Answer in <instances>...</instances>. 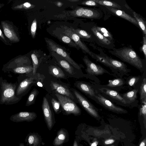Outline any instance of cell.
I'll list each match as a JSON object with an SVG mask.
<instances>
[{"label": "cell", "instance_id": "6da1fadb", "mask_svg": "<svg viewBox=\"0 0 146 146\" xmlns=\"http://www.w3.org/2000/svg\"><path fill=\"white\" fill-rule=\"evenodd\" d=\"M17 81L13 83L8 82L0 77V104L11 105L17 103L21 98L17 97L16 91Z\"/></svg>", "mask_w": 146, "mask_h": 146}, {"label": "cell", "instance_id": "7a4b0ae2", "mask_svg": "<svg viewBox=\"0 0 146 146\" xmlns=\"http://www.w3.org/2000/svg\"><path fill=\"white\" fill-rule=\"evenodd\" d=\"M25 74L27 77L25 78L18 77L16 95L17 97L21 99L28 93L32 86L37 83L42 84L45 78L43 75L38 73L33 75L30 73Z\"/></svg>", "mask_w": 146, "mask_h": 146}, {"label": "cell", "instance_id": "3957f363", "mask_svg": "<svg viewBox=\"0 0 146 146\" xmlns=\"http://www.w3.org/2000/svg\"><path fill=\"white\" fill-rule=\"evenodd\" d=\"M114 55L123 61L134 67L141 73L146 70L142 60L131 48L125 47L120 50H116Z\"/></svg>", "mask_w": 146, "mask_h": 146}, {"label": "cell", "instance_id": "277c9868", "mask_svg": "<svg viewBox=\"0 0 146 146\" xmlns=\"http://www.w3.org/2000/svg\"><path fill=\"white\" fill-rule=\"evenodd\" d=\"M82 60L86 67L85 71L87 74H85V78L87 79H90L97 84H100V81L96 77L97 76L107 74L110 75L118 77L101 66L92 61L86 56H85Z\"/></svg>", "mask_w": 146, "mask_h": 146}, {"label": "cell", "instance_id": "5b68a950", "mask_svg": "<svg viewBox=\"0 0 146 146\" xmlns=\"http://www.w3.org/2000/svg\"><path fill=\"white\" fill-rule=\"evenodd\" d=\"M70 89L76 98L78 104L82 108L90 115L98 120H100L101 117L99 113L98 109L76 89L73 88Z\"/></svg>", "mask_w": 146, "mask_h": 146}, {"label": "cell", "instance_id": "8992f818", "mask_svg": "<svg viewBox=\"0 0 146 146\" xmlns=\"http://www.w3.org/2000/svg\"><path fill=\"white\" fill-rule=\"evenodd\" d=\"M55 95L60 103L63 113L64 114H73L75 115L81 114V110L72 100L58 93L55 94Z\"/></svg>", "mask_w": 146, "mask_h": 146}, {"label": "cell", "instance_id": "52a82bcc", "mask_svg": "<svg viewBox=\"0 0 146 146\" xmlns=\"http://www.w3.org/2000/svg\"><path fill=\"white\" fill-rule=\"evenodd\" d=\"M92 84L98 92L111 102L121 106L131 108L126 103L119 92L107 88L97 87Z\"/></svg>", "mask_w": 146, "mask_h": 146}, {"label": "cell", "instance_id": "ba28073f", "mask_svg": "<svg viewBox=\"0 0 146 146\" xmlns=\"http://www.w3.org/2000/svg\"><path fill=\"white\" fill-rule=\"evenodd\" d=\"M45 40L51 51L55 52L66 59L72 65L78 70H81L82 68H84L82 65L79 64L73 60L68 52L61 46L48 38H45Z\"/></svg>", "mask_w": 146, "mask_h": 146}, {"label": "cell", "instance_id": "9c48e42d", "mask_svg": "<svg viewBox=\"0 0 146 146\" xmlns=\"http://www.w3.org/2000/svg\"><path fill=\"white\" fill-rule=\"evenodd\" d=\"M52 56L54 57L59 64L70 76L76 78L85 77V74L81 70H78L70 64L66 59L55 52L51 51Z\"/></svg>", "mask_w": 146, "mask_h": 146}, {"label": "cell", "instance_id": "30bf717a", "mask_svg": "<svg viewBox=\"0 0 146 146\" xmlns=\"http://www.w3.org/2000/svg\"><path fill=\"white\" fill-rule=\"evenodd\" d=\"M1 25L5 36L11 44L19 42L20 39L18 31L11 22L2 21Z\"/></svg>", "mask_w": 146, "mask_h": 146}, {"label": "cell", "instance_id": "8fae6325", "mask_svg": "<svg viewBox=\"0 0 146 146\" xmlns=\"http://www.w3.org/2000/svg\"><path fill=\"white\" fill-rule=\"evenodd\" d=\"M96 102L105 109L117 113H126L127 111L123 108L118 106L104 97L96 89Z\"/></svg>", "mask_w": 146, "mask_h": 146}, {"label": "cell", "instance_id": "7c38bea8", "mask_svg": "<svg viewBox=\"0 0 146 146\" xmlns=\"http://www.w3.org/2000/svg\"><path fill=\"white\" fill-rule=\"evenodd\" d=\"M29 58L25 56L17 57L3 65L2 70L4 72H10L12 69L24 66L31 65Z\"/></svg>", "mask_w": 146, "mask_h": 146}, {"label": "cell", "instance_id": "4fadbf2b", "mask_svg": "<svg viewBox=\"0 0 146 146\" xmlns=\"http://www.w3.org/2000/svg\"><path fill=\"white\" fill-rule=\"evenodd\" d=\"M75 87L88 98L96 102V90L92 84L83 81H78L74 83Z\"/></svg>", "mask_w": 146, "mask_h": 146}, {"label": "cell", "instance_id": "5bb4252c", "mask_svg": "<svg viewBox=\"0 0 146 146\" xmlns=\"http://www.w3.org/2000/svg\"><path fill=\"white\" fill-rule=\"evenodd\" d=\"M61 27L64 29V31L62 32L63 34L70 37L82 50L94 58L93 54L88 48L81 41L80 38L72 31L70 27L65 25Z\"/></svg>", "mask_w": 146, "mask_h": 146}, {"label": "cell", "instance_id": "9a60e30c", "mask_svg": "<svg viewBox=\"0 0 146 146\" xmlns=\"http://www.w3.org/2000/svg\"><path fill=\"white\" fill-rule=\"evenodd\" d=\"M90 83L95 86L100 88H107L119 92L125 88V81L123 78L117 77L111 80H109L108 83L106 85L97 84L92 81H90Z\"/></svg>", "mask_w": 146, "mask_h": 146}, {"label": "cell", "instance_id": "2e32d148", "mask_svg": "<svg viewBox=\"0 0 146 146\" xmlns=\"http://www.w3.org/2000/svg\"><path fill=\"white\" fill-rule=\"evenodd\" d=\"M49 102L45 97L43 98L42 108L44 118L47 125L50 130L54 125V118L52 111Z\"/></svg>", "mask_w": 146, "mask_h": 146}, {"label": "cell", "instance_id": "e0dca14e", "mask_svg": "<svg viewBox=\"0 0 146 146\" xmlns=\"http://www.w3.org/2000/svg\"><path fill=\"white\" fill-rule=\"evenodd\" d=\"M50 86L52 90L56 93L66 96L78 104L76 98L71 90L65 86L57 82L51 81Z\"/></svg>", "mask_w": 146, "mask_h": 146}, {"label": "cell", "instance_id": "ac0fdd59", "mask_svg": "<svg viewBox=\"0 0 146 146\" xmlns=\"http://www.w3.org/2000/svg\"><path fill=\"white\" fill-rule=\"evenodd\" d=\"M105 57L116 71L119 77L123 78L124 75L128 76L129 73L131 72V69L128 68L127 65L123 62L113 59L108 56Z\"/></svg>", "mask_w": 146, "mask_h": 146}, {"label": "cell", "instance_id": "d6986e66", "mask_svg": "<svg viewBox=\"0 0 146 146\" xmlns=\"http://www.w3.org/2000/svg\"><path fill=\"white\" fill-rule=\"evenodd\" d=\"M36 117V114L34 112L21 111L12 115L9 119L15 122H30L34 120Z\"/></svg>", "mask_w": 146, "mask_h": 146}, {"label": "cell", "instance_id": "ffe728a7", "mask_svg": "<svg viewBox=\"0 0 146 146\" xmlns=\"http://www.w3.org/2000/svg\"><path fill=\"white\" fill-rule=\"evenodd\" d=\"M139 88L133 89L125 93L120 94L126 103L130 105L131 108L137 107L138 105L137 94L139 92Z\"/></svg>", "mask_w": 146, "mask_h": 146}, {"label": "cell", "instance_id": "44dd1931", "mask_svg": "<svg viewBox=\"0 0 146 146\" xmlns=\"http://www.w3.org/2000/svg\"><path fill=\"white\" fill-rule=\"evenodd\" d=\"M84 9L83 7H78L74 10L63 11L60 14L54 15L53 17L61 19H70L75 17H82L83 12Z\"/></svg>", "mask_w": 146, "mask_h": 146}, {"label": "cell", "instance_id": "7402d4cb", "mask_svg": "<svg viewBox=\"0 0 146 146\" xmlns=\"http://www.w3.org/2000/svg\"><path fill=\"white\" fill-rule=\"evenodd\" d=\"M144 76L143 72L142 75L131 76L126 79L125 85L130 90L139 88Z\"/></svg>", "mask_w": 146, "mask_h": 146}, {"label": "cell", "instance_id": "603a6c76", "mask_svg": "<svg viewBox=\"0 0 146 146\" xmlns=\"http://www.w3.org/2000/svg\"><path fill=\"white\" fill-rule=\"evenodd\" d=\"M107 8L112 13L136 25H138L137 22L134 18L127 14L124 11L114 8L107 7Z\"/></svg>", "mask_w": 146, "mask_h": 146}, {"label": "cell", "instance_id": "cb8c5ba5", "mask_svg": "<svg viewBox=\"0 0 146 146\" xmlns=\"http://www.w3.org/2000/svg\"><path fill=\"white\" fill-rule=\"evenodd\" d=\"M144 76L139 88L140 103H146V70L143 72Z\"/></svg>", "mask_w": 146, "mask_h": 146}, {"label": "cell", "instance_id": "d4e9b609", "mask_svg": "<svg viewBox=\"0 0 146 146\" xmlns=\"http://www.w3.org/2000/svg\"><path fill=\"white\" fill-rule=\"evenodd\" d=\"M48 72L50 74L54 77L64 79L67 78L62 70L56 66L50 65L48 67Z\"/></svg>", "mask_w": 146, "mask_h": 146}, {"label": "cell", "instance_id": "484cf974", "mask_svg": "<svg viewBox=\"0 0 146 146\" xmlns=\"http://www.w3.org/2000/svg\"><path fill=\"white\" fill-rule=\"evenodd\" d=\"M93 58L95 59L97 61L100 62L109 68L113 74L116 75L117 77H118L116 71L114 69L112 65L107 60L105 56H100L96 54H94V55H93Z\"/></svg>", "mask_w": 146, "mask_h": 146}, {"label": "cell", "instance_id": "4316f807", "mask_svg": "<svg viewBox=\"0 0 146 146\" xmlns=\"http://www.w3.org/2000/svg\"><path fill=\"white\" fill-rule=\"evenodd\" d=\"M138 117L140 121L144 124L145 129L146 125V103H140L138 106Z\"/></svg>", "mask_w": 146, "mask_h": 146}, {"label": "cell", "instance_id": "83f0119b", "mask_svg": "<svg viewBox=\"0 0 146 146\" xmlns=\"http://www.w3.org/2000/svg\"><path fill=\"white\" fill-rule=\"evenodd\" d=\"M33 70L32 65L24 66L11 70L10 72L15 74H24L31 73Z\"/></svg>", "mask_w": 146, "mask_h": 146}, {"label": "cell", "instance_id": "f1b7e54d", "mask_svg": "<svg viewBox=\"0 0 146 146\" xmlns=\"http://www.w3.org/2000/svg\"><path fill=\"white\" fill-rule=\"evenodd\" d=\"M25 141L27 143V145L29 146H37L39 143V140L36 135L31 133L27 136Z\"/></svg>", "mask_w": 146, "mask_h": 146}, {"label": "cell", "instance_id": "f546056e", "mask_svg": "<svg viewBox=\"0 0 146 146\" xmlns=\"http://www.w3.org/2000/svg\"><path fill=\"white\" fill-rule=\"evenodd\" d=\"M93 33L102 43L106 45H109L111 43L110 41L104 36L96 29V26L91 28Z\"/></svg>", "mask_w": 146, "mask_h": 146}, {"label": "cell", "instance_id": "4dcf8cb0", "mask_svg": "<svg viewBox=\"0 0 146 146\" xmlns=\"http://www.w3.org/2000/svg\"><path fill=\"white\" fill-rule=\"evenodd\" d=\"M66 137V134L63 130H60L54 141L53 144L55 146H59L65 141Z\"/></svg>", "mask_w": 146, "mask_h": 146}, {"label": "cell", "instance_id": "1f68e13d", "mask_svg": "<svg viewBox=\"0 0 146 146\" xmlns=\"http://www.w3.org/2000/svg\"><path fill=\"white\" fill-rule=\"evenodd\" d=\"M39 93V91L37 89L34 88L31 92L27 98L25 106H29L34 104Z\"/></svg>", "mask_w": 146, "mask_h": 146}, {"label": "cell", "instance_id": "d6a6232c", "mask_svg": "<svg viewBox=\"0 0 146 146\" xmlns=\"http://www.w3.org/2000/svg\"><path fill=\"white\" fill-rule=\"evenodd\" d=\"M100 15L96 10L90 9H84L83 12L82 17L89 18H97Z\"/></svg>", "mask_w": 146, "mask_h": 146}, {"label": "cell", "instance_id": "836d02e7", "mask_svg": "<svg viewBox=\"0 0 146 146\" xmlns=\"http://www.w3.org/2000/svg\"><path fill=\"white\" fill-rule=\"evenodd\" d=\"M31 57L33 66V70L31 74L33 75L36 73V71L38 67L39 63L38 55L35 51H34L31 54Z\"/></svg>", "mask_w": 146, "mask_h": 146}, {"label": "cell", "instance_id": "e575fe53", "mask_svg": "<svg viewBox=\"0 0 146 146\" xmlns=\"http://www.w3.org/2000/svg\"><path fill=\"white\" fill-rule=\"evenodd\" d=\"M98 4L116 9L121 8V7L114 2L103 0H93Z\"/></svg>", "mask_w": 146, "mask_h": 146}, {"label": "cell", "instance_id": "d590c367", "mask_svg": "<svg viewBox=\"0 0 146 146\" xmlns=\"http://www.w3.org/2000/svg\"><path fill=\"white\" fill-rule=\"evenodd\" d=\"M134 18L137 22L138 25L144 34L146 35V29L145 23L141 16L135 12H133Z\"/></svg>", "mask_w": 146, "mask_h": 146}, {"label": "cell", "instance_id": "8d00e7d4", "mask_svg": "<svg viewBox=\"0 0 146 146\" xmlns=\"http://www.w3.org/2000/svg\"><path fill=\"white\" fill-rule=\"evenodd\" d=\"M60 38L64 43L76 48L78 49H79L80 48L72 39L65 35L61 34L60 36Z\"/></svg>", "mask_w": 146, "mask_h": 146}, {"label": "cell", "instance_id": "74e56055", "mask_svg": "<svg viewBox=\"0 0 146 146\" xmlns=\"http://www.w3.org/2000/svg\"><path fill=\"white\" fill-rule=\"evenodd\" d=\"M72 31L77 35L80 38H91V35L84 30L79 29H75L70 27Z\"/></svg>", "mask_w": 146, "mask_h": 146}, {"label": "cell", "instance_id": "f35d334b", "mask_svg": "<svg viewBox=\"0 0 146 146\" xmlns=\"http://www.w3.org/2000/svg\"><path fill=\"white\" fill-rule=\"evenodd\" d=\"M35 5L28 2H26L20 4H18L12 7L14 10H19L23 9H27L34 7Z\"/></svg>", "mask_w": 146, "mask_h": 146}, {"label": "cell", "instance_id": "ab89813d", "mask_svg": "<svg viewBox=\"0 0 146 146\" xmlns=\"http://www.w3.org/2000/svg\"><path fill=\"white\" fill-rule=\"evenodd\" d=\"M97 30L104 36L107 38L109 40H111L113 38L110 33L105 28L99 27H96Z\"/></svg>", "mask_w": 146, "mask_h": 146}, {"label": "cell", "instance_id": "60d3db41", "mask_svg": "<svg viewBox=\"0 0 146 146\" xmlns=\"http://www.w3.org/2000/svg\"><path fill=\"white\" fill-rule=\"evenodd\" d=\"M51 103L53 108L56 113H59L61 111H60L61 105L60 102L54 98H52L51 99Z\"/></svg>", "mask_w": 146, "mask_h": 146}, {"label": "cell", "instance_id": "b9f144b4", "mask_svg": "<svg viewBox=\"0 0 146 146\" xmlns=\"http://www.w3.org/2000/svg\"><path fill=\"white\" fill-rule=\"evenodd\" d=\"M37 27V21L35 19L32 22L31 27V33L33 38L35 36Z\"/></svg>", "mask_w": 146, "mask_h": 146}, {"label": "cell", "instance_id": "7bdbcfd3", "mask_svg": "<svg viewBox=\"0 0 146 146\" xmlns=\"http://www.w3.org/2000/svg\"><path fill=\"white\" fill-rule=\"evenodd\" d=\"M0 40L6 45L11 46L12 44L6 38L4 34L0 28Z\"/></svg>", "mask_w": 146, "mask_h": 146}, {"label": "cell", "instance_id": "ee69618b", "mask_svg": "<svg viewBox=\"0 0 146 146\" xmlns=\"http://www.w3.org/2000/svg\"><path fill=\"white\" fill-rule=\"evenodd\" d=\"M81 4L83 5L96 6L98 4L93 0L86 1L82 2Z\"/></svg>", "mask_w": 146, "mask_h": 146}, {"label": "cell", "instance_id": "f6af8a7d", "mask_svg": "<svg viewBox=\"0 0 146 146\" xmlns=\"http://www.w3.org/2000/svg\"><path fill=\"white\" fill-rule=\"evenodd\" d=\"M146 36L143 37V43L142 50L143 52L145 58H146Z\"/></svg>", "mask_w": 146, "mask_h": 146}, {"label": "cell", "instance_id": "bcb514c9", "mask_svg": "<svg viewBox=\"0 0 146 146\" xmlns=\"http://www.w3.org/2000/svg\"><path fill=\"white\" fill-rule=\"evenodd\" d=\"M115 140L113 139H110L106 140L104 141V144L106 145L111 144L113 143Z\"/></svg>", "mask_w": 146, "mask_h": 146}, {"label": "cell", "instance_id": "7dc6e473", "mask_svg": "<svg viewBox=\"0 0 146 146\" xmlns=\"http://www.w3.org/2000/svg\"><path fill=\"white\" fill-rule=\"evenodd\" d=\"M146 143V138H145L140 143L139 146H145Z\"/></svg>", "mask_w": 146, "mask_h": 146}, {"label": "cell", "instance_id": "c3c4849f", "mask_svg": "<svg viewBox=\"0 0 146 146\" xmlns=\"http://www.w3.org/2000/svg\"><path fill=\"white\" fill-rule=\"evenodd\" d=\"M98 144V142L97 141H96L93 142L91 145L90 146H97Z\"/></svg>", "mask_w": 146, "mask_h": 146}, {"label": "cell", "instance_id": "681fc988", "mask_svg": "<svg viewBox=\"0 0 146 146\" xmlns=\"http://www.w3.org/2000/svg\"><path fill=\"white\" fill-rule=\"evenodd\" d=\"M68 1H70V2H77L79 1L78 0H68Z\"/></svg>", "mask_w": 146, "mask_h": 146}, {"label": "cell", "instance_id": "f907efd6", "mask_svg": "<svg viewBox=\"0 0 146 146\" xmlns=\"http://www.w3.org/2000/svg\"><path fill=\"white\" fill-rule=\"evenodd\" d=\"M73 146H78L77 142L76 141H75L74 142Z\"/></svg>", "mask_w": 146, "mask_h": 146}, {"label": "cell", "instance_id": "816d5d0a", "mask_svg": "<svg viewBox=\"0 0 146 146\" xmlns=\"http://www.w3.org/2000/svg\"><path fill=\"white\" fill-rule=\"evenodd\" d=\"M5 4L3 3H0V9Z\"/></svg>", "mask_w": 146, "mask_h": 146}, {"label": "cell", "instance_id": "f5cc1de1", "mask_svg": "<svg viewBox=\"0 0 146 146\" xmlns=\"http://www.w3.org/2000/svg\"><path fill=\"white\" fill-rule=\"evenodd\" d=\"M19 146H25V145L23 143H21L19 144Z\"/></svg>", "mask_w": 146, "mask_h": 146}, {"label": "cell", "instance_id": "db71d44e", "mask_svg": "<svg viewBox=\"0 0 146 146\" xmlns=\"http://www.w3.org/2000/svg\"><path fill=\"white\" fill-rule=\"evenodd\" d=\"M111 146H115L112 145H111Z\"/></svg>", "mask_w": 146, "mask_h": 146}]
</instances>
